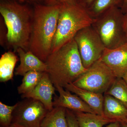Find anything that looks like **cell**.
Here are the masks:
<instances>
[{"label": "cell", "mask_w": 127, "mask_h": 127, "mask_svg": "<svg viewBox=\"0 0 127 127\" xmlns=\"http://www.w3.org/2000/svg\"><path fill=\"white\" fill-rule=\"evenodd\" d=\"M78 0H45L44 4L49 6L61 5L67 3L77 2Z\"/></svg>", "instance_id": "obj_23"}, {"label": "cell", "mask_w": 127, "mask_h": 127, "mask_svg": "<svg viewBox=\"0 0 127 127\" xmlns=\"http://www.w3.org/2000/svg\"><path fill=\"white\" fill-rule=\"evenodd\" d=\"M123 26L124 31L127 37V11L124 13V15Z\"/></svg>", "instance_id": "obj_25"}, {"label": "cell", "mask_w": 127, "mask_h": 127, "mask_svg": "<svg viewBox=\"0 0 127 127\" xmlns=\"http://www.w3.org/2000/svg\"><path fill=\"white\" fill-rule=\"evenodd\" d=\"M56 90L48 73L44 72L40 81L34 90L29 93L22 95L21 97L38 100L50 111L54 108L52 97L53 95H55Z\"/></svg>", "instance_id": "obj_10"}, {"label": "cell", "mask_w": 127, "mask_h": 127, "mask_svg": "<svg viewBox=\"0 0 127 127\" xmlns=\"http://www.w3.org/2000/svg\"><path fill=\"white\" fill-rule=\"evenodd\" d=\"M64 88L78 95L93 109L95 113L104 116L103 111L104 96L102 94L83 89L76 86L72 83L66 84Z\"/></svg>", "instance_id": "obj_13"}, {"label": "cell", "mask_w": 127, "mask_h": 127, "mask_svg": "<svg viewBox=\"0 0 127 127\" xmlns=\"http://www.w3.org/2000/svg\"><path fill=\"white\" fill-rule=\"evenodd\" d=\"M122 10L124 14L127 11V0H124L123 5L122 7Z\"/></svg>", "instance_id": "obj_28"}, {"label": "cell", "mask_w": 127, "mask_h": 127, "mask_svg": "<svg viewBox=\"0 0 127 127\" xmlns=\"http://www.w3.org/2000/svg\"><path fill=\"white\" fill-rule=\"evenodd\" d=\"M33 24L29 51L46 62L52 52L60 5L34 4Z\"/></svg>", "instance_id": "obj_2"}, {"label": "cell", "mask_w": 127, "mask_h": 127, "mask_svg": "<svg viewBox=\"0 0 127 127\" xmlns=\"http://www.w3.org/2000/svg\"><path fill=\"white\" fill-rule=\"evenodd\" d=\"M27 2L30 3L35 4H42V2H44L45 0H26Z\"/></svg>", "instance_id": "obj_26"}, {"label": "cell", "mask_w": 127, "mask_h": 127, "mask_svg": "<svg viewBox=\"0 0 127 127\" xmlns=\"http://www.w3.org/2000/svg\"><path fill=\"white\" fill-rule=\"evenodd\" d=\"M1 1H18V2H21V3H23V2H25V1H27L26 0H0Z\"/></svg>", "instance_id": "obj_29"}, {"label": "cell", "mask_w": 127, "mask_h": 127, "mask_svg": "<svg viewBox=\"0 0 127 127\" xmlns=\"http://www.w3.org/2000/svg\"><path fill=\"white\" fill-rule=\"evenodd\" d=\"M73 112L79 127H103L104 125L116 122L106 116L96 114Z\"/></svg>", "instance_id": "obj_16"}, {"label": "cell", "mask_w": 127, "mask_h": 127, "mask_svg": "<svg viewBox=\"0 0 127 127\" xmlns=\"http://www.w3.org/2000/svg\"></svg>", "instance_id": "obj_33"}, {"label": "cell", "mask_w": 127, "mask_h": 127, "mask_svg": "<svg viewBox=\"0 0 127 127\" xmlns=\"http://www.w3.org/2000/svg\"><path fill=\"white\" fill-rule=\"evenodd\" d=\"M18 127V126H17L15 124H11V125H10V126H9V127Z\"/></svg>", "instance_id": "obj_32"}, {"label": "cell", "mask_w": 127, "mask_h": 127, "mask_svg": "<svg viewBox=\"0 0 127 127\" xmlns=\"http://www.w3.org/2000/svg\"><path fill=\"white\" fill-rule=\"evenodd\" d=\"M44 72L30 71L26 73L23 76L21 84L17 88L18 93L23 95L33 91L39 83Z\"/></svg>", "instance_id": "obj_19"}, {"label": "cell", "mask_w": 127, "mask_h": 127, "mask_svg": "<svg viewBox=\"0 0 127 127\" xmlns=\"http://www.w3.org/2000/svg\"><path fill=\"white\" fill-rule=\"evenodd\" d=\"M124 0H95L88 7L87 11L93 19H95L112 7L122 9Z\"/></svg>", "instance_id": "obj_18"}, {"label": "cell", "mask_w": 127, "mask_h": 127, "mask_svg": "<svg viewBox=\"0 0 127 127\" xmlns=\"http://www.w3.org/2000/svg\"><path fill=\"white\" fill-rule=\"evenodd\" d=\"M95 0H78V2L86 9Z\"/></svg>", "instance_id": "obj_24"}, {"label": "cell", "mask_w": 127, "mask_h": 127, "mask_svg": "<svg viewBox=\"0 0 127 127\" xmlns=\"http://www.w3.org/2000/svg\"><path fill=\"white\" fill-rule=\"evenodd\" d=\"M12 124L19 127H40L49 111L38 100L25 98L17 103Z\"/></svg>", "instance_id": "obj_8"}, {"label": "cell", "mask_w": 127, "mask_h": 127, "mask_svg": "<svg viewBox=\"0 0 127 127\" xmlns=\"http://www.w3.org/2000/svg\"><path fill=\"white\" fill-rule=\"evenodd\" d=\"M104 116L121 123H127V107L111 95L104 94L103 104Z\"/></svg>", "instance_id": "obj_14"}, {"label": "cell", "mask_w": 127, "mask_h": 127, "mask_svg": "<svg viewBox=\"0 0 127 127\" xmlns=\"http://www.w3.org/2000/svg\"><path fill=\"white\" fill-rule=\"evenodd\" d=\"M106 127H121V124L118 122H114L109 124Z\"/></svg>", "instance_id": "obj_27"}, {"label": "cell", "mask_w": 127, "mask_h": 127, "mask_svg": "<svg viewBox=\"0 0 127 127\" xmlns=\"http://www.w3.org/2000/svg\"><path fill=\"white\" fill-rule=\"evenodd\" d=\"M116 78L111 69L100 59L72 83L83 89L103 94L108 90Z\"/></svg>", "instance_id": "obj_6"}, {"label": "cell", "mask_w": 127, "mask_h": 127, "mask_svg": "<svg viewBox=\"0 0 127 127\" xmlns=\"http://www.w3.org/2000/svg\"><path fill=\"white\" fill-rule=\"evenodd\" d=\"M121 8L112 7L93 19L92 26L107 49H113L127 42Z\"/></svg>", "instance_id": "obj_5"}, {"label": "cell", "mask_w": 127, "mask_h": 127, "mask_svg": "<svg viewBox=\"0 0 127 127\" xmlns=\"http://www.w3.org/2000/svg\"><path fill=\"white\" fill-rule=\"evenodd\" d=\"M122 78L125 81L127 85V72L125 73V75H124L122 77Z\"/></svg>", "instance_id": "obj_30"}, {"label": "cell", "mask_w": 127, "mask_h": 127, "mask_svg": "<svg viewBox=\"0 0 127 127\" xmlns=\"http://www.w3.org/2000/svg\"><path fill=\"white\" fill-rule=\"evenodd\" d=\"M121 127H127V123H121Z\"/></svg>", "instance_id": "obj_31"}, {"label": "cell", "mask_w": 127, "mask_h": 127, "mask_svg": "<svg viewBox=\"0 0 127 127\" xmlns=\"http://www.w3.org/2000/svg\"><path fill=\"white\" fill-rule=\"evenodd\" d=\"M16 1H1L0 12L7 29V45L16 52L18 48L29 51L34 10Z\"/></svg>", "instance_id": "obj_1"}, {"label": "cell", "mask_w": 127, "mask_h": 127, "mask_svg": "<svg viewBox=\"0 0 127 127\" xmlns=\"http://www.w3.org/2000/svg\"><path fill=\"white\" fill-rule=\"evenodd\" d=\"M66 117L68 127H79L76 117L73 111L66 109Z\"/></svg>", "instance_id": "obj_22"}, {"label": "cell", "mask_w": 127, "mask_h": 127, "mask_svg": "<svg viewBox=\"0 0 127 127\" xmlns=\"http://www.w3.org/2000/svg\"><path fill=\"white\" fill-rule=\"evenodd\" d=\"M47 72L54 85L64 87L87 71L74 38L52 53L45 62Z\"/></svg>", "instance_id": "obj_3"}, {"label": "cell", "mask_w": 127, "mask_h": 127, "mask_svg": "<svg viewBox=\"0 0 127 127\" xmlns=\"http://www.w3.org/2000/svg\"><path fill=\"white\" fill-rule=\"evenodd\" d=\"M104 94L112 96L127 107V85L122 78H116Z\"/></svg>", "instance_id": "obj_20"}, {"label": "cell", "mask_w": 127, "mask_h": 127, "mask_svg": "<svg viewBox=\"0 0 127 127\" xmlns=\"http://www.w3.org/2000/svg\"><path fill=\"white\" fill-rule=\"evenodd\" d=\"M59 94L53 101V106L61 107L73 112L95 113L94 111L77 95L66 90L63 87L54 85ZM96 114V113H95Z\"/></svg>", "instance_id": "obj_11"}, {"label": "cell", "mask_w": 127, "mask_h": 127, "mask_svg": "<svg viewBox=\"0 0 127 127\" xmlns=\"http://www.w3.org/2000/svg\"><path fill=\"white\" fill-rule=\"evenodd\" d=\"M74 39L83 64L87 69L101 59L106 48L92 25L79 31Z\"/></svg>", "instance_id": "obj_7"}, {"label": "cell", "mask_w": 127, "mask_h": 127, "mask_svg": "<svg viewBox=\"0 0 127 127\" xmlns=\"http://www.w3.org/2000/svg\"><path fill=\"white\" fill-rule=\"evenodd\" d=\"M117 78H122L127 72V42L113 49L106 48L100 59Z\"/></svg>", "instance_id": "obj_9"}, {"label": "cell", "mask_w": 127, "mask_h": 127, "mask_svg": "<svg viewBox=\"0 0 127 127\" xmlns=\"http://www.w3.org/2000/svg\"><path fill=\"white\" fill-rule=\"evenodd\" d=\"M18 58L14 52L9 51L0 58V82H5L13 78L14 68Z\"/></svg>", "instance_id": "obj_15"}, {"label": "cell", "mask_w": 127, "mask_h": 127, "mask_svg": "<svg viewBox=\"0 0 127 127\" xmlns=\"http://www.w3.org/2000/svg\"><path fill=\"white\" fill-rule=\"evenodd\" d=\"M40 127H68L66 117V108L54 107L48 112Z\"/></svg>", "instance_id": "obj_17"}, {"label": "cell", "mask_w": 127, "mask_h": 127, "mask_svg": "<svg viewBox=\"0 0 127 127\" xmlns=\"http://www.w3.org/2000/svg\"><path fill=\"white\" fill-rule=\"evenodd\" d=\"M93 22L86 9L78 1L60 5L51 53L73 39L80 30L91 26Z\"/></svg>", "instance_id": "obj_4"}, {"label": "cell", "mask_w": 127, "mask_h": 127, "mask_svg": "<svg viewBox=\"0 0 127 127\" xmlns=\"http://www.w3.org/2000/svg\"><path fill=\"white\" fill-rule=\"evenodd\" d=\"M17 105L16 103L13 106H8L0 102V127H7L11 125L13 112Z\"/></svg>", "instance_id": "obj_21"}, {"label": "cell", "mask_w": 127, "mask_h": 127, "mask_svg": "<svg viewBox=\"0 0 127 127\" xmlns=\"http://www.w3.org/2000/svg\"><path fill=\"white\" fill-rule=\"evenodd\" d=\"M20 57L19 65L16 68V75L23 76L30 71L47 72V68L45 63L39 59L30 51H26L20 48L17 50Z\"/></svg>", "instance_id": "obj_12"}]
</instances>
